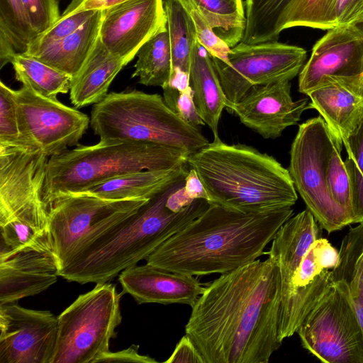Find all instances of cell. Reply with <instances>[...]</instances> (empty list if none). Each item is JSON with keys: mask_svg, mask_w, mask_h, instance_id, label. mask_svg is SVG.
Masks as SVG:
<instances>
[{"mask_svg": "<svg viewBox=\"0 0 363 363\" xmlns=\"http://www.w3.org/2000/svg\"><path fill=\"white\" fill-rule=\"evenodd\" d=\"M281 292L279 267L269 257L223 274L191 306L185 334L205 363H268L282 344Z\"/></svg>", "mask_w": 363, "mask_h": 363, "instance_id": "obj_1", "label": "cell"}, {"mask_svg": "<svg viewBox=\"0 0 363 363\" xmlns=\"http://www.w3.org/2000/svg\"><path fill=\"white\" fill-rule=\"evenodd\" d=\"M293 212L288 207L244 213L210 204L156 248L146 264L194 277L230 272L262 256Z\"/></svg>", "mask_w": 363, "mask_h": 363, "instance_id": "obj_2", "label": "cell"}, {"mask_svg": "<svg viewBox=\"0 0 363 363\" xmlns=\"http://www.w3.org/2000/svg\"><path fill=\"white\" fill-rule=\"evenodd\" d=\"M186 175L96 239L60 270V277L81 284L106 283L124 269L145 259L211 204L208 200L196 199L185 208L177 210L167 203L169 195L185 185Z\"/></svg>", "mask_w": 363, "mask_h": 363, "instance_id": "obj_3", "label": "cell"}, {"mask_svg": "<svg viewBox=\"0 0 363 363\" xmlns=\"http://www.w3.org/2000/svg\"><path fill=\"white\" fill-rule=\"evenodd\" d=\"M211 204L249 213L292 207L297 192L288 169L274 157L220 138L191 155Z\"/></svg>", "mask_w": 363, "mask_h": 363, "instance_id": "obj_4", "label": "cell"}, {"mask_svg": "<svg viewBox=\"0 0 363 363\" xmlns=\"http://www.w3.org/2000/svg\"><path fill=\"white\" fill-rule=\"evenodd\" d=\"M189 157L177 148L150 143L99 140L91 145H79L49 157L43 199L48 207L60 197L123 174L187 164Z\"/></svg>", "mask_w": 363, "mask_h": 363, "instance_id": "obj_5", "label": "cell"}, {"mask_svg": "<svg viewBox=\"0 0 363 363\" xmlns=\"http://www.w3.org/2000/svg\"><path fill=\"white\" fill-rule=\"evenodd\" d=\"M48 159L38 150L0 147V258L28 247L52 250L43 199Z\"/></svg>", "mask_w": 363, "mask_h": 363, "instance_id": "obj_6", "label": "cell"}, {"mask_svg": "<svg viewBox=\"0 0 363 363\" xmlns=\"http://www.w3.org/2000/svg\"><path fill=\"white\" fill-rule=\"evenodd\" d=\"M90 125L101 141L155 143L189 156L209 143L197 127L184 121L160 95L136 89L108 93L94 104Z\"/></svg>", "mask_w": 363, "mask_h": 363, "instance_id": "obj_7", "label": "cell"}, {"mask_svg": "<svg viewBox=\"0 0 363 363\" xmlns=\"http://www.w3.org/2000/svg\"><path fill=\"white\" fill-rule=\"evenodd\" d=\"M121 296L113 284L99 283L63 311L52 363H95L108 352L122 321Z\"/></svg>", "mask_w": 363, "mask_h": 363, "instance_id": "obj_8", "label": "cell"}, {"mask_svg": "<svg viewBox=\"0 0 363 363\" xmlns=\"http://www.w3.org/2000/svg\"><path fill=\"white\" fill-rule=\"evenodd\" d=\"M337 140L320 116L306 121L298 125L291 143L288 168L307 209L328 233L354 223L334 201L328 184V161Z\"/></svg>", "mask_w": 363, "mask_h": 363, "instance_id": "obj_9", "label": "cell"}, {"mask_svg": "<svg viewBox=\"0 0 363 363\" xmlns=\"http://www.w3.org/2000/svg\"><path fill=\"white\" fill-rule=\"evenodd\" d=\"M148 201L106 199L86 193L72 194L54 201L48 206L49 235L60 270Z\"/></svg>", "mask_w": 363, "mask_h": 363, "instance_id": "obj_10", "label": "cell"}, {"mask_svg": "<svg viewBox=\"0 0 363 363\" xmlns=\"http://www.w3.org/2000/svg\"><path fill=\"white\" fill-rule=\"evenodd\" d=\"M333 284L298 327L301 345L324 363H363V330L345 283Z\"/></svg>", "mask_w": 363, "mask_h": 363, "instance_id": "obj_11", "label": "cell"}, {"mask_svg": "<svg viewBox=\"0 0 363 363\" xmlns=\"http://www.w3.org/2000/svg\"><path fill=\"white\" fill-rule=\"evenodd\" d=\"M306 56L303 48L277 40L240 42L231 48L228 64L211 57L227 100L235 103L255 85L291 81L300 73Z\"/></svg>", "mask_w": 363, "mask_h": 363, "instance_id": "obj_12", "label": "cell"}, {"mask_svg": "<svg viewBox=\"0 0 363 363\" xmlns=\"http://www.w3.org/2000/svg\"><path fill=\"white\" fill-rule=\"evenodd\" d=\"M15 95L25 147L50 157L79 145L90 124L86 114L57 99L43 96L24 84L15 90Z\"/></svg>", "mask_w": 363, "mask_h": 363, "instance_id": "obj_13", "label": "cell"}, {"mask_svg": "<svg viewBox=\"0 0 363 363\" xmlns=\"http://www.w3.org/2000/svg\"><path fill=\"white\" fill-rule=\"evenodd\" d=\"M57 331L49 311L0 305V363H52Z\"/></svg>", "mask_w": 363, "mask_h": 363, "instance_id": "obj_14", "label": "cell"}, {"mask_svg": "<svg viewBox=\"0 0 363 363\" xmlns=\"http://www.w3.org/2000/svg\"><path fill=\"white\" fill-rule=\"evenodd\" d=\"M225 108L241 123L265 139L280 137L288 127L296 125L303 113L311 109L310 99L294 101L290 81H278L252 86L235 103L225 100Z\"/></svg>", "mask_w": 363, "mask_h": 363, "instance_id": "obj_15", "label": "cell"}, {"mask_svg": "<svg viewBox=\"0 0 363 363\" xmlns=\"http://www.w3.org/2000/svg\"><path fill=\"white\" fill-rule=\"evenodd\" d=\"M165 21L164 0H127L102 10L99 39L128 64Z\"/></svg>", "mask_w": 363, "mask_h": 363, "instance_id": "obj_16", "label": "cell"}, {"mask_svg": "<svg viewBox=\"0 0 363 363\" xmlns=\"http://www.w3.org/2000/svg\"><path fill=\"white\" fill-rule=\"evenodd\" d=\"M362 74L363 33L357 26H337L315 43L299 73L298 91L307 95L328 76Z\"/></svg>", "mask_w": 363, "mask_h": 363, "instance_id": "obj_17", "label": "cell"}, {"mask_svg": "<svg viewBox=\"0 0 363 363\" xmlns=\"http://www.w3.org/2000/svg\"><path fill=\"white\" fill-rule=\"evenodd\" d=\"M60 272L50 248L28 247L0 258V305L42 293L57 281Z\"/></svg>", "mask_w": 363, "mask_h": 363, "instance_id": "obj_18", "label": "cell"}, {"mask_svg": "<svg viewBox=\"0 0 363 363\" xmlns=\"http://www.w3.org/2000/svg\"><path fill=\"white\" fill-rule=\"evenodd\" d=\"M307 96L342 144L363 120V74L325 77Z\"/></svg>", "mask_w": 363, "mask_h": 363, "instance_id": "obj_19", "label": "cell"}, {"mask_svg": "<svg viewBox=\"0 0 363 363\" xmlns=\"http://www.w3.org/2000/svg\"><path fill=\"white\" fill-rule=\"evenodd\" d=\"M333 281L332 270L318 263L313 243L288 288L281 294L278 322V338L281 342L296 333L306 315Z\"/></svg>", "mask_w": 363, "mask_h": 363, "instance_id": "obj_20", "label": "cell"}, {"mask_svg": "<svg viewBox=\"0 0 363 363\" xmlns=\"http://www.w3.org/2000/svg\"><path fill=\"white\" fill-rule=\"evenodd\" d=\"M123 292L138 304L181 303L191 307L203 294V285L194 276L163 270L147 264L133 265L118 274Z\"/></svg>", "mask_w": 363, "mask_h": 363, "instance_id": "obj_21", "label": "cell"}, {"mask_svg": "<svg viewBox=\"0 0 363 363\" xmlns=\"http://www.w3.org/2000/svg\"><path fill=\"white\" fill-rule=\"evenodd\" d=\"M320 238L321 228L307 208L291 216L277 230L267 254L279 267L282 292L310 247Z\"/></svg>", "mask_w": 363, "mask_h": 363, "instance_id": "obj_22", "label": "cell"}, {"mask_svg": "<svg viewBox=\"0 0 363 363\" xmlns=\"http://www.w3.org/2000/svg\"><path fill=\"white\" fill-rule=\"evenodd\" d=\"M127 65L111 52L99 38L85 62L72 77L69 99L76 108L94 105L108 94V88L121 69Z\"/></svg>", "mask_w": 363, "mask_h": 363, "instance_id": "obj_23", "label": "cell"}, {"mask_svg": "<svg viewBox=\"0 0 363 363\" xmlns=\"http://www.w3.org/2000/svg\"><path fill=\"white\" fill-rule=\"evenodd\" d=\"M189 78L196 109L213 138H218V124L226 97L211 57L197 39L192 48Z\"/></svg>", "mask_w": 363, "mask_h": 363, "instance_id": "obj_24", "label": "cell"}, {"mask_svg": "<svg viewBox=\"0 0 363 363\" xmlns=\"http://www.w3.org/2000/svg\"><path fill=\"white\" fill-rule=\"evenodd\" d=\"M101 19L102 10H96L73 33L26 55L73 77L79 71L96 44L99 38Z\"/></svg>", "mask_w": 363, "mask_h": 363, "instance_id": "obj_25", "label": "cell"}, {"mask_svg": "<svg viewBox=\"0 0 363 363\" xmlns=\"http://www.w3.org/2000/svg\"><path fill=\"white\" fill-rule=\"evenodd\" d=\"M187 165L128 173L101 182L81 193L106 199H150L187 174L189 172Z\"/></svg>", "mask_w": 363, "mask_h": 363, "instance_id": "obj_26", "label": "cell"}, {"mask_svg": "<svg viewBox=\"0 0 363 363\" xmlns=\"http://www.w3.org/2000/svg\"><path fill=\"white\" fill-rule=\"evenodd\" d=\"M338 252L339 260L332 269L333 277L345 283L363 330V222L349 230Z\"/></svg>", "mask_w": 363, "mask_h": 363, "instance_id": "obj_27", "label": "cell"}, {"mask_svg": "<svg viewBox=\"0 0 363 363\" xmlns=\"http://www.w3.org/2000/svg\"><path fill=\"white\" fill-rule=\"evenodd\" d=\"M136 55L138 60L132 77H138V82L145 86L163 88L169 83L172 72V60L167 18Z\"/></svg>", "mask_w": 363, "mask_h": 363, "instance_id": "obj_28", "label": "cell"}, {"mask_svg": "<svg viewBox=\"0 0 363 363\" xmlns=\"http://www.w3.org/2000/svg\"><path fill=\"white\" fill-rule=\"evenodd\" d=\"M38 35L33 29L22 0H0V68L16 53H26Z\"/></svg>", "mask_w": 363, "mask_h": 363, "instance_id": "obj_29", "label": "cell"}, {"mask_svg": "<svg viewBox=\"0 0 363 363\" xmlns=\"http://www.w3.org/2000/svg\"><path fill=\"white\" fill-rule=\"evenodd\" d=\"M15 78L38 94L57 99L70 90L72 77L25 53H16L11 60Z\"/></svg>", "mask_w": 363, "mask_h": 363, "instance_id": "obj_30", "label": "cell"}, {"mask_svg": "<svg viewBox=\"0 0 363 363\" xmlns=\"http://www.w3.org/2000/svg\"><path fill=\"white\" fill-rule=\"evenodd\" d=\"M214 33L233 48L242 41L246 17L242 0H191Z\"/></svg>", "mask_w": 363, "mask_h": 363, "instance_id": "obj_31", "label": "cell"}, {"mask_svg": "<svg viewBox=\"0 0 363 363\" xmlns=\"http://www.w3.org/2000/svg\"><path fill=\"white\" fill-rule=\"evenodd\" d=\"M172 60V71L189 72L191 55L197 39L193 22L179 0H164Z\"/></svg>", "mask_w": 363, "mask_h": 363, "instance_id": "obj_32", "label": "cell"}, {"mask_svg": "<svg viewBox=\"0 0 363 363\" xmlns=\"http://www.w3.org/2000/svg\"><path fill=\"white\" fill-rule=\"evenodd\" d=\"M291 0H245L246 24L241 42L277 41L280 17Z\"/></svg>", "mask_w": 363, "mask_h": 363, "instance_id": "obj_33", "label": "cell"}, {"mask_svg": "<svg viewBox=\"0 0 363 363\" xmlns=\"http://www.w3.org/2000/svg\"><path fill=\"white\" fill-rule=\"evenodd\" d=\"M335 3V0H291L280 17L279 32L295 26L321 30L334 28Z\"/></svg>", "mask_w": 363, "mask_h": 363, "instance_id": "obj_34", "label": "cell"}, {"mask_svg": "<svg viewBox=\"0 0 363 363\" xmlns=\"http://www.w3.org/2000/svg\"><path fill=\"white\" fill-rule=\"evenodd\" d=\"M343 146L347 154L345 164L351 181L354 220L359 223L363 222V120Z\"/></svg>", "mask_w": 363, "mask_h": 363, "instance_id": "obj_35", "label": "cell"}, {"mask_svg": "<svg viewBox=\"0 0 363 363\" xmlns=\"http://www.w3.org/2000/svg\"><path fill=\"white\" fill-rule=\"evenodd\" d=\"M343 144L337 140L331 152L327 168V179L334 201L345 209L355 223L350 178L342 157Z\"/></svg>", "mask_w": 363, "mask_h": 363, "instance_id": "obj_36", "label": "cell"}, {"mask_svg": "<svg viewBox=\"0 0 363 363\" xmlns=\"http://www.w3.org/2000/svg\"><path fill=\"white\" fill-rule=\"evenodd\" d=\"M0 147H26L20 131L15 90L2 81L0 82Z\"/></svg>", "mask_w": 363, "mask_h": 363, "instance_id": "obj_37", "label": "cell"}, {"mask_svg": "<svg viewBox=\"0 0 363 363\" xmlns=\"http://www.w3.org/2000/svg\"><path fill=\"white\" fill-rule=\"evenodd\" d=\"M96 11V10H85L69 13L64 12L48 30L39 35L32 42L26 54L46 47L73 33L84 25Z\"/></svg>", "mask_w": 363, "mask_h": 363, "instance_id": "obj_38", "label": "cell"}, {"mask_svg": "<svg viewBox=\"0 0 363 363\" xmlns=\"http://www.w3.org/2000/svg\"><path fill=\"white\" fill-rule=\"evenodd\" d=\"M179 1L193 22L199 43L206 48L211 57L228 64V56L231 48L214 33L191 0Z\"/></svg>", "mask_w": 363, "mask_h": 363, "instance_id": "obj_39", "label": "cell"}, {"mask_svg": "<svg viewBox=\"0 0 363 363\" xmlns=\"http://www.w3.org/2000/svg\"><path fill=\"white\" fill-rule=\"evenodd\" d=\"M30 25L38 35L60 18L58 0H22Z\"/></svg>", "mask_w": 363, "mask_h": 363, "instance_id": "obj_40", "label": "cell"}, {"mask_svg": "<svg viewBox=\"0 0 363 363\" xmlns=\"http://www.w3.org/2000/svg\"><path fill=\"white\" fill-rule=\"evenodd\" d=\"M333 21L335 27L362 23L363 0H335Z\"/></svg>", "mask_w": 363, "mask_h": 363, "instance_id": "obj_41", "label": "cell"}, {"mask_svg": "<svg viewBox=\"0 0 363 363\" xmlns=\"http://www.w3.org/2000/svg\"><path fill=\"white\" fill-rule=\"evenodd\" d=\"M172 109L184 121L194 126L205 125L196 109L190 86L185 91L179 93Z\"/></svg>", "mask_w": 363, "mask_h": 363, "instance_id": "obj_42", "label": "cell"}, {"mask_svg": "<svg viewBox=\"0 0 363 363\" xmlns=\"http://www.w3.org/2000/svg\"><path fill=\"white\" fill-rule=\"evenodd\" d=\"M165 363H205L196 345L187 335L177 344Z\"/></svg>", "mask_w": 363, "mask_h": 363, "instance_id": "obj_43", "label": "cell"}, {"mask_svg": "<svg viewBox=\"0 0 363 363\" xmlns=\"http://www.w3.org/2000/svg\"><path fill=\"white\" fill-rule=\"evenodd\" d=\"M138 345H132L128 348L117 351H108L101 355L95 361L96 362H136V363H157V362L147 355L138 352Z\"/></svg>", "mask_w": 363, "mask_h": 363, "instance_id": "obj_44", "label": "cell"}, {"mask_svg": "<svg viewBox=\"0 0 363 363\" xmlns=\"http://www.w3.org/2000/svg\"><path fill=\"white\" fill-rule=\"evenodd\" d=\"M315 257L325 269L332 270L338 263L339 252L328 240L322 237L313 242Z\"/></svg>", "mask_w": 363, "mask_h": 363, "instance_id": "obj_45", "label": "cell"}, {"mask_svg": "<svg viewBox=\"0 0 363 363\" xmlns=\"http://www.w3.org/2000/svg\"><path fill=\"white\" fill-rule=\"evenodd\" d=\"M127 0H72L64 12L104 10Z\"/></svg>", "mask_w": 363, "mask_h": 363, "instance_id": "obj_46", "label": "cell"}, {"mask_svg": "<svg viewBox=\"0 0 363 363\" xmlns=\"http://www.w3.org/2000/svg\"><path fill=\"white\" fill-rule=\"evenodd\" d=\"M184 189L193 199H203L208 201L207 194L194 169H190L185 179Z\"/></svg>", "mask_w": 363, "mask_h": 363, "instance_id": "obj_47", "label": "cell"}, {"mask_svg": "<svg viewBox=\"0 0 363 363\" xmlns=\"http://www.w3.org/2000/svg\"><path fill=\"white\" fill-rule=\"evenodd\" d=\"M357 26L361 30V31L363 33V22L357 25Z\"/></svg>", "mask_w": 363, "mask_h": 363, "instance_id": "obj_48", "label": "cell"}, {"mask_svg": "<svg viewBox=\"0 0 363 363\" xmlns=\"http://www.w3.org/2000/svg\"><path fill=\"white\" fill-rule=\"evenodd\" d=\"M61 1V0H58V1Z\"/></svg>", "mask_w": 363, "mask_h": 363, "instance_id": "obj_49", "label": "cell"}]
</instances>
